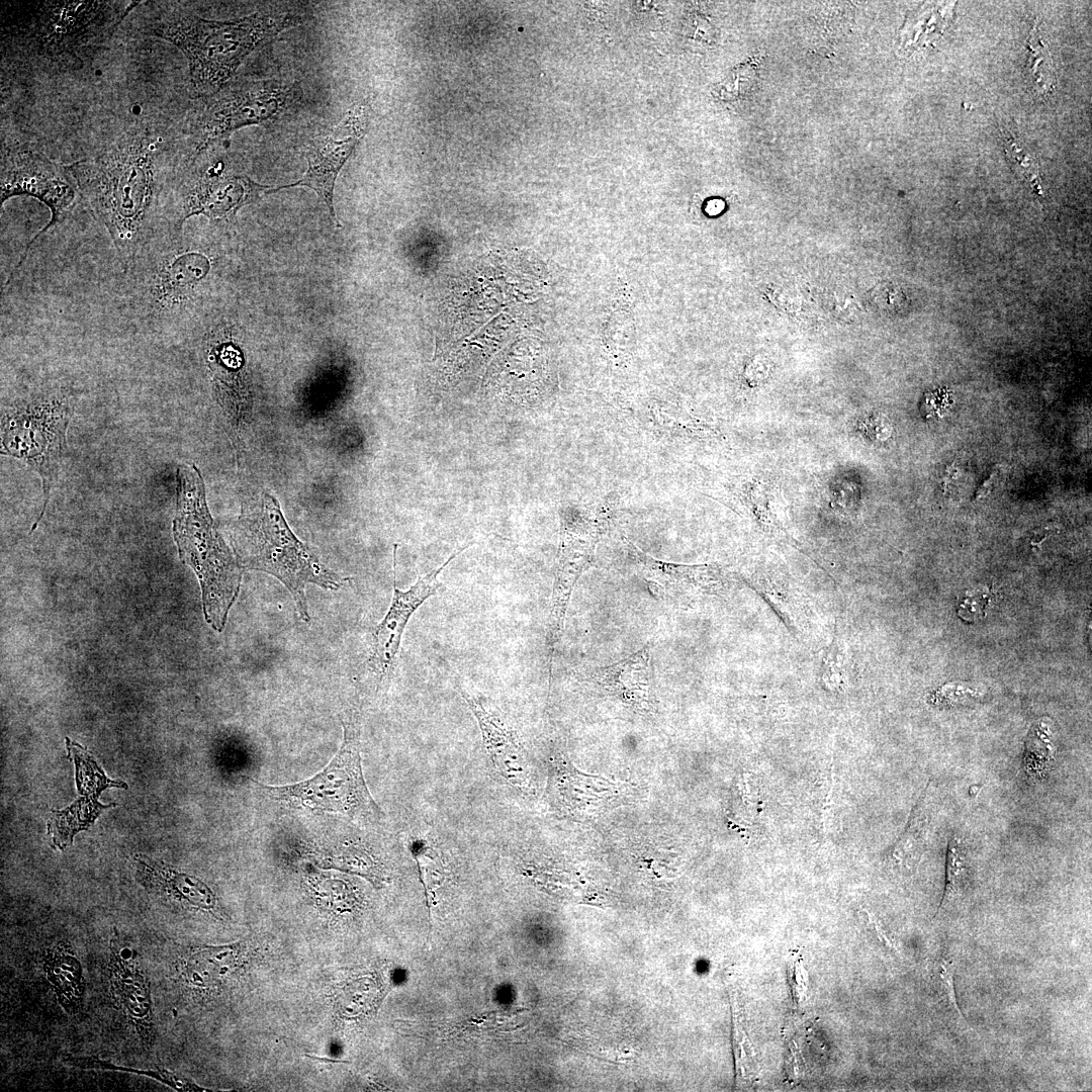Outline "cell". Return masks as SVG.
I'll return each instance as SVG.
<instances>
[{"label": "cell", "mask_w": 1092, "mask_h": 1092, "mask_svg": "<svg viewBox=\"0 0 1092 1092\" xmlns=\"http://www.w3.org/2000/svg\"><path fill=\"white\" fill-rule=\"evenodd\" d=\"M1000 471H1001V466L1000 465L995 466L990 471L988 476L984 479V481L981 483V485L976 490V493H975V496H974L975 500H980L982 498H985L987 495H989L991 493V491L996 487V485H997V483L999 481Z\"/></svg>", "instance_id": "83f0119b"}, {"label": "cell", "mask_w": 1092, "mask_h": 1092, "mask_svg": "<svg viewBox=\"0 0 1092 1092\" xmlns=\"http://www.w3.org/2000/svg\"><path fill=\"white\" fill-rule=\"evenodd\" d=\"M367 122V106L363 103L354 105L330 132L311 142L305 154L307 170L303 177L273 191L294 186L312 189L325 202L333 220L338 224L333 204L335 182L340 170L363 138Z\"/></svg>", "instance_id": "8fae6325"}, {"label": "cell", "mask_w": 1092, "mask_h": 1092, "mask_svg": "<svg viewBox=\"0 0 1092 1092\" xmlns=\"http://www.w3.org/2000/svg\"><path fill=\"white\" fill-rule=\"evenodd\" d=\"M65 167L126 266L164 228L158 142L149 129L131 128L93 158Z\"/></svg>", "instance_id": "6da1fadb"}, {"label": "cell", "mask_w": 1092, "mask_h": 1092, "mask_svg": "<svg viewBox=\"0 0 1092 1092\" xmlns=\"http://www.w3.org/2000/svg\"><path fill=\"white\" fill-rule=\"evenodd\" d=\"M940 978H941V981H942V984H943V989L945 990V992H946V994H947V996L949 998L950 1003L952 1004L953 1008L959 1012V1014L962 1015V1013H961V1011H960V1009L958 1007V1003H957L954 992H953L954 990H953V982H952V965H951V963L946 962V963L941 964V966H940Z\"/></svg>", "instance_id": "4316f807"}, {"label": "cell", "mask_w": 1092, "mask_h": 1092, "mask_svg": "<svg viewBox=\"0 0 1092 1092\" xmlns=\"http://www.w3.org/2000/svg\"><path fill=\"white\" fill-rule=\"evenodd\" d=\"M958 475H959V468L954 466V463H952V464H951V465H950V466H949V467H948V468L946 469V473H945V476H944V478H943V488H944V491H946V490H947V488H948V487H950V485H951V482H952V481H953L954 479H957V478H958Z\"/></svg>", "instance_id": "4dcf8cb0"}, {"label": "cell", "mask_w": 1092, "mask_h": 1092, "mask_svg": "<svg viewBox=\"0 0 1092 1092\" xmlns=\"http://www.w3.org/2000/svg\"><path fill=\"white\" fill-rule=\"evenodd\" d=\"M875 301L886 311L899 312L908 303L903 292L894 286H884L876 290Z\"/></svg>", "instance_id": "484cf974"}, {"label": "cell", "mask_w": 1092, "mask_h": 1092, "mask_svg": "<svg viewBox=\"0 0 1092 1092\" xmlns=\"http://www.w3.org/2000/svg\"><path fill=\"white\" fill-rule=\"evenodd\" d=\"M112 948V986L128 1016L147 1029L152 1025L151 996L142 972Z\"/></svg>", "instance_id": "d6986e66"}, {"label": "cell", "mask_w": 1092, "mask_h": 1092, "mask_svg": "<svg viewBox=\"0 0 1092 1092\" xmlns=\"http://www.w3.org/2000/svg\"><path fill=\"white\" fill-rule=\"evenodd\" d=\"M1027 74L1032 90L1039 95L1052 92L1057 84V77L1049 44L1045 42L1037 22L1034 23L1027 40Z\"/></svg>", "instance_id": "7402d4cb"}, {"label": "cell", "mask_w": 1092, "mask_h": 1092, "mask_svg": "<svg viewBox=\"0 0 1092 1092\" xmlns=\"http://www.w3.org/2000/svg\"><path fill=\"white\" fill-rule=\"evenodd\" d=\"M71 758L76 765V783L81 795L73 805L63 811H54L49 821V833L59 848L71 844L73 836L88 828L100 814L103 806L98 802L99 794L108 786H122L123 783L109 781L97 766L89 753L79 744L66 738Z\"/></svg>", "instance_id": "5bb4252c"}, {"label": "cell", "mask_w": 1092, "mask_h": 1092, "mask_svg": "<svg viewBox=\"0 0 1092 1092\" xmlns=\"http://www.w3.org/2000/svg\"><path fill=\"white\" fill-rule=\"evenodd\" d=\"M72 414L71 396L63 390L32 393L2 408L1 454L24 461L42 483L43 506L30 532L43 517L61 466Z\"/></svg>", "instance_id": "8992f818"}, {"label": "cell", "mask_w": 1092, "mask_h": 1092, "mask_svg": "<svg viewBox=\"0 0 1092 1092\" xmlns=\"http://www.w3.org/2000/svg\"><path fill=\"white\" fill-rule=\"evenodd\" d=\"M657 584L694 597H722L728 589L723 572L713 565H670L639 556Z\"/></svg>", "instance_id": "ac0fdd59"}, {"label": "cell", "mask_w": 1092, "mask_h": 1092, "mask_svg": "<svg viewBox=\"0 0 1092 1092\" xmlns=\"http://www.w3.org/2000/svg\"><path fill=\"white\" fill-rule=\"evenodd\" d=\"M803 973H804V969H801V968L799 969L798 965H795L794 976H793L794 977V979H793V986H794L793 990L794 991L793 992H794V996L796 997V1001L798 1003L803 1001L802 998L804 997V994H805L804 990L806 989V984H804V980L802 981V979L806 977L805 976L806 974L803 975Z\"/></svg>", "instance_id": "f1b7e54d"}, {"label": "cell", "mask_w": 1092, "mask_h": 1092, "mask_svg": "<svg viewBox=\"0 0 1092 1092\" xmlns=\"http://www.w3.org/2000/svg\"><path fill=\"white\" fill-rule=\"evenodd\" d=\"M223 170L222 161H216L192 182L183 196L180 214L172 230L180 232L183 221L195 214H204L214 220L226 218L257 193L270 189L246 176L226 175Z\"/></svg>", "instance_id": "7c38bea8"}, {"label": "cell", "mask_w": 1092, "mask_h": 1092, "mask_svg": "<svg viewBox=\"0 0 1092 1092\" xmlns=\"http://www.w3.org/2000/svg\"><path fill=\"white\" fill-rule=\"evenodd\" d=\"M969 876L968 862L960 838L952 836L948 840L946 855V883L939 908L959 897L966 888Z\"/></svg>", "instance_id": "cb8c5ba5"}, {"label": "cell", "mask_w": 1092, "mask_h": 1092, "mask_svg": "<svg viewBox=\"0 0 1092 1092\" xmlns=\"http://www.w3.org/2000/svg\"><path fill=\"white\" fill-rule=\"evenodd\" d=\"M237 950L235 944L196 949L185 962L187 981L198 988H209L222 982L235 967Z\"/></svg>", "instance_id": "44dd1931"}, {"label": "cell", "mask_w": 1092, "mask_h": 1092, "mask_svg": "<svg viewBox=\"0 0 1092 1092\" xmlns=\"http://www.w3.org/2000/svg\"><path fill=\"white\" fill-rule=\"evenodd\" d=\"M1053 530H1052L1051 526L1040 527L1037 530H1035L1033 532V537L1031 539V546L1033 548H1035V547L1040 548L1042 542L1050 536V533Z\"/></svg>", "instance_id": "f546056e"}, {"label": "cell", "mask_w": 1092, "mask_h": 1092, "mask_svg": "<svg viewBox=\"0 0 1092 1092\" xmlns=\"http://www.w3.org/2000/svg\"><path fill=\"white\" fill-rule=\"evenodd\" d=\"M177 478L173 537L181 561L199 580L205 621L221 632L239 597L244 567L213 525L199 469L181 464Z\"/></svg>", "instance_id": "3957f363"}, {"label": "cell", "mask_w": 1092, "mask_h": 1092, "mask_svg": "<svg viewBox=\"0 0 1092 1092\" xmlns=\"http://www.w3.org/2000/svg\"><path fill=\"white\" fill-rule=\"evenodd\" d=\"M136 877L150 892L184 906L213 911L216 897L199 879L171 867L141 856L136 858Z\"/></svg>", "instance_id": "2e32d148"}, {"label": "cell", "mask_w": 1092, "mask_h": 1092, "mask_svg": "<svg viewBox=\"0 0 1092 1092\" xmlns=\"http://www.w3.org/2000/svg\"><path fill=\"white\" fill-rule=\"evenodd\" d=\"M595 686L629 704L646 705L651 685V642L630 656L590 671Z\"/></svg>", "instance_id": "e0dca14e"}, {"label": "cell", "mask_w": 1092, "mask_h": 1092, "mask_svg": "<svg viewBox=\"0 0 1092 1092\" xmlns=\"http://www.w3.org/2000/svg\"><path fill=\"white\" fill-rule=\"evenodd\" d=\"M1002 136L1006 155L1014 166L1016 173L1031 187L1033 192L1042 197L1041 178L1035 157L1020 140L1014 138L1008 130L1002 129Z\"/></svg>", "instance_id": "603a6c76"}, {"label": "cell", "mask_w": 1092, "mask_h": 1092, "mask_svg": "<svg viewBox=\"0 0 1092 1092\" xmlns=\"http://www.w3.org/2000/svg\"><path fill=\"white\" fill-rule=\"evenodd\" d=\"M209 268L204 255L178 252L171 230L164 228L123 267L120 305L141 331L159 334L190 299Z\"/></svg>", "instance_id": "5b68a950"}, {"label": "cell", "mask_w": 1092, "mask_h": 1092, "mask_svg": "<svg viewBox=\"0 0 1092 1092\" xmlns=\"http://www.w3.org/2000/svg\"><path fill=\"white\" fill-rule=\"evenodd\" d=\"M302 21L300 15L290 11L259 12L236 20H210L168 12L148 20L142 32L177 47L188 60L195 92L208 97L230 82L259 46Z\"/></svg>", "instance_id": "7a4b0ae2"}, {"label": "cell", "mask_w": 1092, "mask_h": 1092, "mask_svg": "<svg viewBox=\"0 0 1092 1092\" xmlns=\"http://www.w3.org/2000/svg\"><path fill=\"white\" fill-rule=\"evenodd\" d=\"M44 971L61 1004L76 1009L82 1000L84 984L79 961L66 945L52 949L44 961Z\"/></svg>", "instance_id": "ffe728a7"}, {"label": "cell", "mask_w": 1092, "mask_h": 1092, "mask_svg": "<svg viewBox=\"0 0 1092 1092\" xmlns=\"http://www.w3.org/2000/svg\"><path fill=\"white\" fill-rule=\"evenodd\" d=\"M300 93L296 84L276 81L224 85L213 95L205 97L195 157L215 144L228 147L231 134L242 127L263 124L279 117Z\"/></svg>", "instance_id": "ba28073f"}, {"label": "cell", "mask_w": 1092, "mask_h": 1092, "mask_svg": "<svg viewBox=\"0 0 1092 1092\" xmlns=\"http://www.w3.org/2000/svg\"><path fill=\"white\" fill-rule=\"evenodd\" d=\"M235 552L247 569L269 573L291 594L298 616L309 621L305 587L309 583L337 590L348 582L326 567L290 530L277 499L262 492L248 503L235 527Z\"/></svg>", "instance_id": "277c9868"}, {"label": "cell", "mask_w": 1092, "mask_h": 1092, "mask_svg": "<svg viewBox=\"0 0 1092 1092\" xmlns=\"http://www.w3.org/2000/svg\"><path fill=\"white\" fill-rule=\"evenodd\" d=\"M461 695L477 720L484 750L494 769L508 784L526 787L528 763L515 731L477 698L464 692Z\"/></svg>", "instance_id": "9a60e30c"}, {"label": "cell", "mask_w": 1092, "mask_h": 1092, "mask_svg": "<svg viewBox=\"0 0 1092 1092\" xmlns=\"http://www.w3.org/2000/svg\"><path fill=\"white\" fill-rule=\"evenodd\" d=\"M474 543L457 549L438 568L420 577L406 590L399 589L393 583V596L388 612L374 630V645L370 657L372 669L381 677L387 676L393 669L399 650L401 637L407 622L417 609L441 586L439 573L462 551Z\"/></svg>", "instance_id": "4fadbf2b"}, {"label": "cell", "mask_w": 1092, "mask_h": 1092, "mask_svg": "<svg viewBox=\"0 0 1092 1092\" xmlns=\"http://www.w3.org/2000/svg\"><path fill=\"white\" fill-rule=\"evenodd\" d=\"M111 4L100 1L42 2L38 6L41 13L33 32L36 36L32 38L47 56H74L83 46L100 36L101 28L113 30L115 26L109 24L121 21L108 20L109 13L114 12Z\"/></svg>", "instance_id": "30bf717a"}, {"label": "cell", "mask_w": 1092, "mask_h": 1092, "mask_svg": "<svg viewBox=\"0 0 1092 1092\" xmlns=\"http://www.w3.org/2000/svg\"><path fill=\"white\" fill-rule=\"evenodd\" d=\"M343 742L333 759L308 780L285 786L252 780L271 800L297 809L335 812L350 817L378 816L380 809L366 785L360 754V722L355 713L342 720Z\"/></svg>", "instance_id": "52a82bcc"}, {"label": "cell", "mask_w": 1092, "mask_h": 1092, "mask_svg": "<svg viewBox=\"0 0 1092 1092\" xmlns=\"http://www.w3.org/2000/svg\"><path fill=\"white\" fill-rule=\"evenodd\" d=\"M836 634L823 656L820 673L821 681L829 691L843 693L846 687V676Z\"/></svg>", "instance_id": "d4e9b609"}, {"label": "cell", "mask_w": 1092, "mask_h": 1092, "mask_svg": "<svg viewBox=\"0 0 1092 1092\" xmlns=\"http://www.w3.org/2000/svg\"><path fill=\"white\" fill-rule=\"evenodd\" d=\"M77 194L66 167L55 164L41 153L16 148L2 155L1 203L15 195H28L44 203L52 213L50 222L28 244L25 254L36 238L70 214L77 203Z\"/></svg>", "instance_id": "9c48e42d"}]
</instances>
